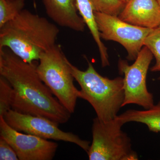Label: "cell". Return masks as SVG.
<instances>
[{
	"instance_id": "obj_13",
	"label": "cell",
	"mask_w": 160,
	"mask_h": 160,
	"mask_svg": "<svg viewBox=\"0 0 160 160\" xmlns=\"http://www.w3.org/2000/svg\"><path fill=\"white\" fill-rule=\"evenodd\" d=\"M123 125L129 122L145 124L150 131L160 132V102L144 110L129 109L116 118Z\"/></svg>"
},
{
	"instance_id": "obj_3",
	"label": "cell",
	"mask_w": 160,
	"mask_h": 160,
	"mask_svg": "<svg viewBox=\"0 0 160 160\" xmlns=\"http://www.w3.org/2000/svg\"><path fill=\"white\" fill-rule=\"evenodd\" d=\"M85 71L80 70L69 62L71 73L81 87V98L93 107L97 118L106 122L114 119L125 98L123 78L113 79L103 77L88 60Z\"/></svg>"
},
{
	"instance_id": "obj_7",
	"label": "cell",
	"mask_w": 160,
	"mask_h": 160,
	"mask_svg": "<svg viewBox=\"0 0 160 160\" xmlns=\"http://www.w3.org/2000/svg\"><path fill=\"white\" fill-rule=\"evenodd\" d=\"M94 16L101 38L119 43L127 51V59L135 60L152 29L134 26L102 12L94 11Z\"/></svg>"
},
{
	"instance_id": "obj_10",
	"label": "cell",
	"mask_w": 160,
	"mask_h": 160,
	"mask_svg": "<svg viewBox=\"0 0 160 160\" xmlns=\"http://www.w3.org/2000/svg\"><path fill=\"white\" fill-rule=\"evenodd\" d=\"M118 17L132 25L154 29L160 25V5L157 0H129Z\"/></svg>"
},
{
	"instance_id": "obj_19",
	"label": "cell",
	"mask_w": 160,
	"mask_h": 160,
	"mask_svg": "<svg viewBox=\"0 0 160 160\" xmlns=\"http://www.w3.org/2000/svg\"><path fill=\"white\" fill-rule=\"evenodd\" d=\"M120 1L122 2L123 3H124V4L126 5V3L129 1V0H120Z\"/></svg>"
},
{
	"instance_id": "obj_2",
	"label": "cell",
	"mask_w": 160,
	"mask_h": 160,
	"mask_svg": "<svg viewBox=\"0 0 160 160\" xmlns=\"http://www.w3.org/2000/svg\"><path fill=\"white\" fill-rule=\"evenodd\" d=\"M59 32L58 26L46 18L23 9L0 27V48H8L27 62H34L56 44Z\"/></svg>"
},
{
	"instance_id": "obj_17",
	"label": "cell",
	"mask_w": 160,
	"mask_h": 160,
	"mask_svg": "<svg viewBox=\"0 0 160 160\" xmlns=\"http://www.w3.org/2000/svg\"><path fill=\"white\" fill-rule=\"evenodd\" d=\"M94 11L118 16L125 7L120 0H91Z\"/></svg>"
},
{
	"instance_id": "obj_1",
	"label": "cell",
	"mask_w": 160,
	"mask_h": 160,
	"mask_svg": "<svg viewBox=\"0 0 160 160\" xmlns=\"http://www.w3.org/2000/svg\"><path fill=\"white\" fill-rule=\"evenodd\" d=\"M36 62H27L8 48H0V75L13 88L12 109L59 124L67 122L71 113L40 78Z\"/></svg>"
},
{
	"instance_id": "obj_15",
	"label": "cell",
	"mask_w": 160,
	"mask_h": 160,
	"mask_svg": "<svg viewBox=\"0 0 160 160\" xmlns=\"http://www.w3.org/2000/svg\"><path fill=\"white\" fill-rule=\"evenodd\" d=\"M156 60L155 64L150 69L152 72L160 71V25L152 29L144 42Z\"/></svg>"
},
{
	"instance_id": "obj_5",
	"label": "cell",
	"mask_w": 160,
	"mask_h": 160,
	"mask_svg": "<svg viewBox=\"0 0 160 160\" xmlns=\"http://www.w3.org/2000/svg\"><path fill=\"white\" fill-rule=\"evenodd\" d=\"M123 124L116 118L104 122L93 120L92 141L87 152L90 160H137L130 138L122 130Z\"/></svg>"
},
{
	"instance_id": "obj_8",
	"label": "cell",
	"mask_w": 160,
	"mask_h": 160,
	"mask_svg": "<svg viewBox=\"0 0 160 160\" xmlns=\"http://www.w3.org/2000/svg\"><path fill=\"white\" fill-rule=\"evenodd\" d=\"M3 117L9 126L18 131L46 139L74 143L86 152L90 147L89 141L82 139L72 132L62 131L58 128L59 124L46 118L24 114L12 109Z\"/></svg>"
},
{
	"instance_id": "obj_12",
	"label": "cell",
	"mask_w": 160,
	"mask_h": 160,
	"mask_svg": "<svg viewBox=\"0 0 160 160\" xmlns=\"http://www.w3.org/2000/svg\"><path fill=\"white\" fill-rule=\"evenodd\" d=\"M78 11L89 28L92 38L97 45L103 67L109 66L107 48L102 41L95 18L94 10L91 0H76Z\"/></svg>"
},
{
	"instance_id": "obj_21",
	"label": "cell",
	"mask_w": 160,
	"mask_h": 160,
	"mask_svg": "<svg viewBox=\"0 0 160 160\" xmlns=\"http://www.w3.org/2000/svg\"><path fill=\"white\" fill-rule=\"evenodd\" d=\"M158 79L159 80H160V77H159L158 78Z\"/></svg>"
},
{
	"instance_id": "obj_4",
	"label": "cell",
	"mask_w": 160,
	"mask_h": 160,
	"mask_svg": "<svg viewBox=\"0 0 160 160\" xmlns=\"http://www.w3.org/2000/svg\"><path fill=\"white\" fill-rule=\"evenodd\" d=\"M37 66L39 76L66 109L74 112L80 90L74 86L69 60L59 45H55L40 57Z\"/></svg>"
},
{
	"instance_id": "obj_9",
	"label": "cell",
	"mask_w": 160,
	"mask_h": 160,
	"mask_svg": "<svg viewBox=\"0 0 160 160\" xmlns=\"http://www.w3.org/2000/svg\"><path fill=\"white\" fill-rule=\"evenodd\" d=\"M0 136L16 152L20 160H51L55 155L58 143L28 133H21L0 116Z\"/></svg>"
},
{
	"instance_id": "obj_14",
	"label": "cell",
	"mask_w": 160,
	"mask_h": 160,
	"mask_svg": "<svg viewBox=\"0 0 160 160\" xmlns=\"http://www.w3.org/2000/svg\"><path fill=\"white\" fill-rule=\"evenodd\" d=\"M25 6V0H0V27L18 16Z\"/></svg>"
},
{
	"instance_id": "obj_16",
	"label": "cell",
	"mask_w": 160,
	"mask_h": 160,
	"mask_svg": "<svg viewBox=\"0 0 160 160\" xmlns=\"http://www.w3.org/2000/svg\"><path fill=\"white\" fill-rule=\"evenodd\" d=\"M13 99V90L10 83L0 76V116H4L12 109Z\"/></svg>"
},
{
	"instance_id": "obj_11",
	"label": "cell",
	"mask_w": 160,
	"mask_h": 160,
	"mask_svg": "<svg viewBox=\"0 0 160 160\" xmlns=\"http://www.w3.org/2000/svg\"><path fill=\"white\" fill-rule=\"evenodd\" d=\"M49 17L61 27L78 32L86 25L78 13L76 0H42Z\"/></svg>"
},
{
	"instance_id": "obj_18",
	"label": "cell",
	"mask_w": 160,
	"mask_h": 160,
	"mask_svg": "<svg viewBox=\"0 0 160 160\" xmlns=\"http://www.w3.org/2000/svg\"><path fill=\"white\" fill-rule=\"evenodd\" d=\"M0 160H19L13 148L2 138H0Z\"/></svg>"
},
{
	"instance_id": "obj_20",
	"label": "cell",
	"mask_w": 160,
	"mask_h": 160,
	"mask_svg": "<svg viewBox=\"0 0 160 160\" xmlns=\"http://www.w3.org/2000/svg\"><path fill=\"white\" fill-rule=\"evenodd\" d=\"M159 4H160V0H157Z\"/></svg>"
},
{
	"instance_id": "obj_6",
	"label": "cell",
	"mask_w": 160,
	"mask_h": 160,
	"mask_svg": "<svg viewBox=\"0 0 160 160\" xmlns=\"http://www.w3.org/2000/svg\"><path fill=\"white\" fill-rule=\"evenodd\" d=\"M153 57L148 47L144 46L132 65H129L124 60L119 61V70L124 75L123 107L135 104L148 109L154 106L153 95L148 91L146 86L148 69Z\"/></svg>"
}]
</instances>
